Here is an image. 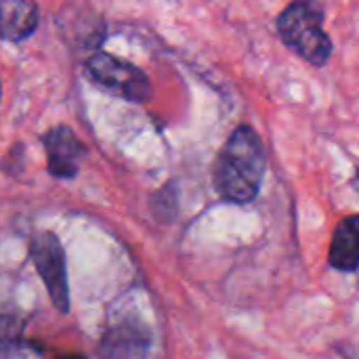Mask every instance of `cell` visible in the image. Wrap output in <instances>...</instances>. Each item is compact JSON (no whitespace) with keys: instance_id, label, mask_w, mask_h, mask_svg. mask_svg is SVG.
Masks as SVG:
<instances>
[{"instance_id":"cell-7","label":"cell","mask_w":359,"mask_h":359,"mask_svg":"<svg viewBox=\"0 0 359 359\" xmlns=\"http://www.w3.org/2000/svg\"><path fill=\"white\" fill-rule=\"evenodd\" d=\"M149 347V334L137 324H120L109 330L101 343L105 359H143Z\"/></svg>"},{"instance_id":"cell-4","label":"cell","mask_w":359,"mask_h":359,"mask_svg":"<svg viewBox=\"0 0 359 359\" xmlns=\"http://www.w3.org/2000/svg\"><path fill=\"white\" fill-rule=\"evenodd\" d=\"M29 257L46 286L50 303L57 311H69V288H67V271H65V252L55 233L42 231L32 240Z\"/></svg>"},{"instance_id":"cell-9","label":"cell","mask_w":359,"mask_h":359,"mask_svg":"<svg viewBox=\"0 0 359 359\" xmlns=\"http://www.w3.org/2000/svg\"><path fill=\"white\" fill-rule=\"evenodd\" d=\"M23 332V322L17 316L0 311V351L17 345Z\"/></svg>"},{"instance_id":"cell-2","label":"cell","mask_w":359,"mask_h":359,"mask_svg":"<svg viewBox=\"0 0 359 359\" xmlns=\"http://www.w3.org/2000/svg\"><path fill=\"white\" fill-rule=\"evenodd\" d=\"M276 29L290 50L316 67L326 65L332 57V40L324 29V8L316 2L288 4L280 13Z\"/></svg>"},{"instance_id":"cell-3","label":"cell","mask_w":359,"mask_h":359,"mask_svg":"<svg viewBox=\"0 0 359 359\" xmlns=\"http://www.w3.org/2000/svg\"><path fill=\"white\" fill-rule=\"evenodd\" d=\"M88 76L107 93L133 103H145L151 97L149 78L133 63L107 53H97L86 61Z\"/></svg>"},{"instance_id":"cell-8","label":"cell","mask_w":359,"mask_h":359,"mask_svg":"<svg viewBox=\"0 0 359 359\" xmlns=\"http://www.w3.org/2000/svg\"><path fill=\"white\" fill-rule=\"evenodd\" d=\"M38 27V6L32 2H0V38L17 42Z\"/></svg>"},{"instance_id":"cell-6","label":"cell","mask_w":359,"mask_h":359,"mask_svg":"<svg viewBox=\"0 0 359 359\" xmlns=\"http://www.w3.org/2000/svg\"><path fill=\"white\" fill-rule=\"evenodd\" d=\"M328 265L345 273L359 269V215L339 221L328 248Z\"/></svg>"},{"instance_id":"cell-10","label":"cell","mask_w":359,"mask_h":359,"mask_svg":"<svg viewBox=\"0 0 359 359\" xmlns=\"http://www.w3.org/2000/svg\"><path fill=\"white\" fill-rule=\"evenodd\" d=\"M355 183L359 185V166H358V170H355Z\"/></svg>"},{"instance_id":"cell-5","label":"cell","mask_w":359,"mask_h":359,"mask_svg":"<svg viewBox=\"0 0 359 359\" xmlns=\"http://www.w3.org/2000/svg\"><path fill=\"white\" fill-rule=\"evenodd\" d=\"M44 147L48 156V172L59 179H69L78 175L80 160L86 147L67 126H55L44 137Z\"/></svg>"},{"instance_id":"cell-1","label":"cell","mask_w":359,"mask_h":359,"mask_svg":"<svg viewBox=\"0 0 359 359\" xmlns=\"http://www.w3.org/2000/svg\"><path fill=\"white\" fill-rule=\"evenodd\" d=\"M267 168V151L259 133L242 124L225 141L215 162V187L219 196L233 204L252 202Z\"/></svg>"}]
</instances>
